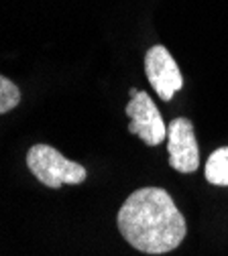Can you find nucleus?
I'll return each mask as SVG.
<instances>
[{"instance_id":"obj_3","label":"nucleus","mask_w":228,"mask_h":256,"mask_svg":"<svg viewBox=\"0 0 228 256\" xmlns=\"http://www.w3.org/2000/svg\"><path fill=\"white\" fill-rule=\"evenodd\" d=\"M126 116L130 118L128 132L139 136L145 144L157 146L167 136V126L163 122L151 96L139 90H130V100L126 104Z\"/></svg>"},{"instance_id":"obj_2","label":"nucleus","mask_w":228,"mask_h":256,"mask_svg":"<svg viewBox=\"0 0 228 256\" xmlns=\"http://www.w3.org/2000/svg\"><path fill=\"white\" fill-rule=\"evenodd\" d=\"M27 167L43 185L59 189L61 185H80L88 173L80 163L65 158L57 148L49 144H35L27 152Z\"/></svg>"},{"instance_id":"obj_1","label":"nucleus","mask_w":228,"mask_h":256,"mask_svg":"<svg viewBox=\"0 0 228 256\" xmlns=\"http://www.w3.org/2000/svg\"><path fill=\"white\" fill-rule=\"evenodd\" d=\"M116 224L122 238L145 254L171 252L187 234L185 218L161 187H143L130 194L118 210Z\"/></svg>"},{"instance_id":"obj_4","label":"nucleus","mask_w":228,"mask_h":256,"mask_svg":"<svg viewBox=\"0 0 228 256\" xmlns=\"http://www.w3.org/2000/svg\"><path fill=\"white\" fill-rule=\"evenodd\" d=\"M145 72L155 94L165 102L173 100V96L183 88V78L177 63L163 45H155L147 51Z\"/></svg>"},{"instance_id":"obj_6","label":"nucleus","mask_w":228,"mask_h":256,"mask_svg":"<svg viewBox=\"0 0 228 256\" xmlns=\"http://www.w3.org/2000/svg\"><path fill=\"white\" fill-rule=\"evenodd\" d=\"M206 179L212 185H228V146L216 148L206 163Z\"/></svg>"},{"instance_id":"obj_5","label":"nucleus","mask_w":228,"mask_h":256,"mask_svg":"<svg viewBox=\"0 0 228 256\" xmlns=\"http://www.w3.org/2000/svg\"><path fill=\"white\" fill-rule=\"evenodd\" d=\"M169 165L179 173H193L200 167V148L193 124L187 118H173L167 126Z\"/></svg>"},{"instance_id":"obj_7","label":"nucleus","mask_w":228,"mask_h":256,"mask_svg":"<svg viewBox=\"0 0 228 256\" xmlns=\"http://www.w3.org/2000/svg\"><path fill=\"white\" fill-rule=\"evenodd\" d=\"M21 102V90L9 78L0 76V114L15 110Z\"/></svg>"}]
</instances>
